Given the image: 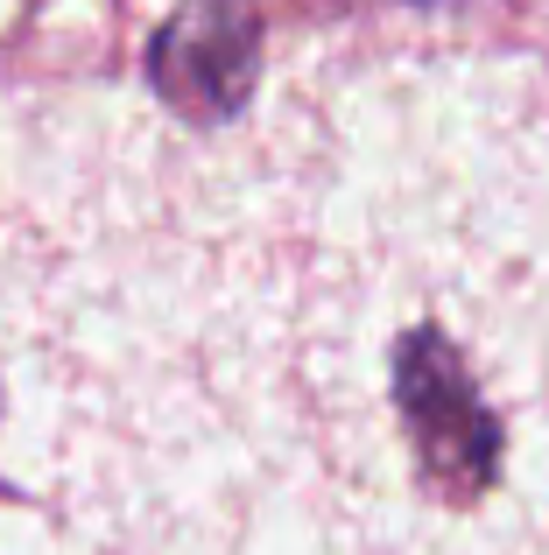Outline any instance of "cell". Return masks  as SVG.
<instances>
[{
    "instance_id": "1",
    "label": "cell",
    "mask_w": 549,
    "mask_h": 555,
    "mask_svg": "<svg viewBox=\"0 0 549 555\" xmlns=\"http://www.w3.org/2000/svg\"><path fill=\"white\" fill-rule=\"evenodd\" d=\"M395 422L416 450V472L444 500H480L500 478V415L444 331L416 324L395 345Z\"/></svg>"
},
{
    "instance_id": "2",
    "label": "cell",
    "mask_w": 549,
    "mask_h": 555,
    "mask_svg": "<svg viewBox=\"0 0 549 555\" xmlns=\"http://www.w3.org/2000/svg\"><path fill=\"white\" fill-rule=\"evenodd\" d=\"M261 70V14L254 0H183L149 50V78L169 106L219 120L254 92Z\"/></svg>"
}]
</instances>
